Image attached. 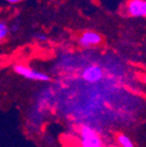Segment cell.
Here are the masks:
<instances>
[{"instance_id": "52a82bcc", "label": "cell", "mask_w": 146, "mask_h": 147, "mask_svg": "<svg viewBox=\"0 0 146 147\" xmlns=\"http://www.w3.org/2000/svg\"><path fill=\"white\" fill-rule=\"evenodd\" d=\"M9 29L4 23H0V40L4 39L5 37L8 35Z\"/></svg>"}, {"instance_id": "7a4b0ae2", "label": "cell", "mask_w": 146, "mask_h": 147, "mask_svg": "<svg viewBox=\"0 0 146 147\" xmlns=\"http://www.w3.org/2000/svg\"><path fill=\"white\" fill-rule=\"evenodd\" d=\"M14 69L18 75H20V76L24 77L26 79H29V80L40 81V82H48V81H50V77L46 75L45 73L33 69L31 67L25 65V64H16Z\"/></svg>"}, {"instance_id": "3957f363", "label": "cell", "mask_w": 146, "mask_h": 147, "mask_svg": "<svg viewBox=\"0 0 146 147\" xmlns=\"http://www.w3.org/2000/svg\"><path fill=\"white\" fill-rule=\"evenodd\" d=\"M103 71L98 65H91L84 69L82 73V78L88 83H97L102 79Z\"/></svg>"}, {"instance_id": "ba28073f", "label": "cell", "mask_w": 146, "mask_h": 147, "mask_svg": "<svg viewBox=\"0 0 146 147\" xmlns=\"http://www.w3.org/2000/svg\"><path fill=\"white\" fill-rule=\"evenodd\" d=\"M35 38H36V40H38V41H46V40H47L46 35L42 34V33H37V34L35 35Z\"/></svg>"}, {"instance_id": "9c48e42d", "label": "cell", "mask_w": 146, "mask_h": 147, "mask_svg": "<svg viewBox=\"0 0 146 147\" xmlns=\"http://www.w3.org/2000/svg\"><path fill=\"white\" fill-rule=\"evenodd\" d=\"M6 1L9 3H18V2H20L21 0H6Z\"/></svg>"}, {"instance_id": "277c9868", "label": "cell", "mask_w": 146, "mask_h": 147, "mask_svg": "<svg viewBox=\"0 0 146 147\" xmlns=\"http://www.w3.org/2000/svg\"><path fill=\"white\" fill-rule=\"evenodd\" d=\"M128 12L134 18H145L146 2L145 0H131L128 4Z\"/></svg>"}, {"instance_id": "6da1fadb", "label": "cell", "mask_w": 146, "mask_h": 147, "mask_svg": "<svg viewBox=\"0 0 146 147\" xmlns=\"http://www.w3.org/2000/svg\"><path fill=\"white\" fill-rule=\"evenodd\" d=\"M81 147H103L100 136L89 126H83L80 130Z\"/></svg>"}, {"instance_id": "8992f818", "label": "cell", "mask_w": 146, "mask_h": 147, "mask_svg": "<svg viewBox=\"0 0 146 147\" xmlns=\"http://www.w3.org/2000/svg\"><path fill=\"white\" fill-rule=\"evenodd\" d=\"M118 142L120 143L122 147H134V144L131 141V139L126 135H119L118 136Z\"/></svg>"}, {"instance_id": "5b68a950", "label": "cell", "mask_w": 146, "mask_h": 147, "mask_svg": "<svg viewBox=\"0 0 146 147\" xmlns=\"http://www.w3.org/2000/svg\"><path fill=\"white\" fill-rule=\"evenodd\" d=\"M101 41H102V39H101L100 35H98L95 32L88 31V32H85L81 36V38L79 39V44L82 47H89V46L92 45H97Z\"/></svg>"}]
</instances>
